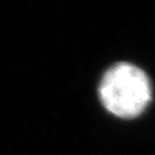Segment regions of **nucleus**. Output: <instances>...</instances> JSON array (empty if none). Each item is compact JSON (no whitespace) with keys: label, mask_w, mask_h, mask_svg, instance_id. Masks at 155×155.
Listing matches in <instances>:
<instances>
[{"label":"nucleus","mask_w":155,"mask_h":155,"mask_svg":"<svg viewBox=\"0 0 155 155\" xmlns=\"http://www.w3.org/2000/svg\"><path fill=\"white\" fill-rule=\"evenodd\" d=\"M104 106L119 117L138 116L151 98V86L147 74L134 65L121 62L112 66L99 87Z\"/></svg>","instance_id":"obj_1"}]
</instances>
